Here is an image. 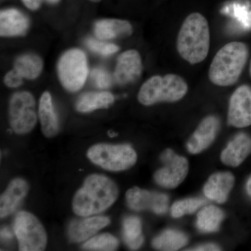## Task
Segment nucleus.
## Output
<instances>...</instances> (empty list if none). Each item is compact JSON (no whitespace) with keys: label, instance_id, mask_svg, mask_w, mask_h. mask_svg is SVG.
I'll use <instances>...</instances> for the list:
<instances>
[{"label":"nucleus","instance_id":"obj_1","mask_svg":"<svg viewBox=\"0 0 251 251\" xmlns=\"http://www.w3.org/2000/svg\"><path fill=\"white\" fill-rule=\"evenodd\" d=\"M118 196V187L112 180L102 175H90L74 196L73 210L80 216L99 214L112 206Z\"/></svg>","mask_w":251,"mask_h":251},{"label":"nucleus","instance_id":"obj_2","mask_svg":"<svg viewBox=\"0 0 251 251\" xmlns=\"http://www.w3.org/2000/svg\"><path fill=\"white\" fill-rule=\"evenodd\" d=\"M210 32L207 21L200 13H193L180 28L176 49L179 55L191 64L202 62L207 57Z\"/></svg>","mask_w":251,"mask_h":251},{"label":"nucleus","instance_id":"obj_3","mask_svg":"<svg viewBox=\"0 0 251 251\" xmlns=\"http://www.w3.org/2000/svg\"><path fill=\"white\" fill-rule=\"evenodd\" d=\"M249 57V49L242 42L226 44L218 51L209 67V78L220 87L233 85L239 80Z\"/></svg>","mask_w":251,"mask_h":251},{"label":"nucleus","instance_id":"obj_4","mask_svg":"<svg viewBox=\"0 0 251 251\" xmlns=\"http://www.w3.org/2000/svg\"><path fill=\"white\" fill-rule=\"evenodd\" d=\"M188 89L187 83L179 75H154L142 86L138 98L144 105H151L161 102L173 103L184 98Z\"/></svg>","mask_w":251,"mask_h":251},{"label":"nucleus","instance_id":"obj_5","mask_svg":"<svg viewBox=\"0 0 251 251\" xmlns=\"http://www.w3.org/2000/svg\"><path fill=\"white\" fill-rule=\"evenodd\" d=\"M92 163L110 171H123L134 166L137 153L129 145L97 144L87 151Z\"/></svg>","mask_w":251,"mask_h":251},{"label":"nucleus","instance_id":"obj_6","mask_svg":"<svg viewBox=\"0 0 251 251\" xmlns=\"http://www.w3.org/2000/svg\"><path fill=\"white\" fill-rule=\"evenodd\" d=\"M14 229L19 250L41 251L46 249L47 234L40 221L27 211H20L14 220Z\"/></svg>","mask_w":251,"mask_h":251},{"label":"nucleus","instance_id":"obj_7","mask_svg":"<svg viewBox=\"0 0 251 251\" xmlns=\"http://www.w3.org/2000/svg\"><path fill=\"white\" fill-rule=\"evenodd\" d=\"M57 71L59 80L66 90L72 92L80 90L88 75L85 52L79 49L67 51L59 59Z\"/></svg>","mask_w":251,"mask_h":251},{"label":"nucleus","instance_id":"obj_8","mask_svg":"<svg viewBox=\"0 0 251 251\" xmlns=\"http://www.w3.org/2000/svg\"><path fill=\"white\" fill-rule=\"evenodd\" d=\"M9 122L11 128L18 134L29 133L37 121L34 97L27 92L15 94L9 103Z\"/></svg>","mask_w":251,"mask_h":251},{"label":"nucleus","instance_id":"obj_9","mask_svg":"<svg viewBox=\"0 0 251 251\" xmlns=\"http://www.w3.org/2000/svg\"><path fill=\"white\" fill-rule=\"evenodd\" d=\"M161 160L164 163V167L155 173V181L164 188L177 187L187 176V159L176 154L171 149H167L161 153Z\"/></svg>","mask_w":251,"mask_h":251},{"label":"nucleus","instance_id":"obj_10","mask_svg":"<svg viewBox=\"0 0 251 251\" xmlns=\"http://www.w3.org/2000/svg\"><path fill=\"white\" fill-rule=\"evenodd\" d=\"M227 122L236 128L251 126V87L249 85L240 86L231 96Z\"/></svg>","mask_w":251,"mask_h":251},{"label":"nucleus","instance_id":"obj_11","mask_svg":"<svg viewBox=\"0 0 251 251\" xmlns=\"http://www.w3.org/2000/svg\"><path fill=\"white\" fill-rule=\"evenodd\" d=\"M126 198L127 204L133 210H150L157 214L166 213L169 204V198L167 195L151 192L138 187L128 190Z\"/></svg>","mask_w":251,"mask_h":251},{"label":"nucleus","instance_id":"obj_12","mask_svg":"<svg viewBox=\"0 0 251 251\" xmlns=\"http://www.w3.org/2000/svg\"><path fill=\"white\" fill-rule=\"evenodd\" d=\"M219 128L220 121L217 117L209 115L205 117L186 144L188 152L197 154L206 150L215 140Z\"/></svg>","mask_w":251,"mask_h":251},{"label":"nucleus","instance_id":"obj_13","mask_svg":"<svg viewBox=\"0 0 251 251\" xmlns=\"http://www.w3.org/2000/svg\"><path fill=\"white\" fill-rule=\"evenodd\" d=\"M142 72L143 64L139 52L129 50L119 56L114 77L117 84L125 85L138 80Z\"/></svg>","mask_w":251,"mask_h":251},{"label":"nucleus","instance_id":"obj_14","mask_svg":"<svg viewBox=\"0 0 251 251\" xmlns=\"http://www.w3.org/2000/svg\"><path fill=\"white\" fill-rule=\"evenodd\" d=\"M234 175L228 172L217 173L211 175L204 186V196L210 201L224 204L233 188Z\"/></svg>","mask_w":251,"mask_h":251},{"label":"nucleus","instance_id":"obj_15","mask_svg":"<svg viewBox=\"0 0 251 251\" xmlns=\"http://www.w3.org/2000/svg\"><path fill=\"white\" fill-rule=\"evenodd\" d=\"M251 153V137L247 133L236 135L227 145L221 155V160L226 166L238 167Z\"/></svg>","mask_w":251,"mask_h":251},{"label":"nucleus","instance_id":"obj_16","mask_svg":"<svg viewBox=\"0 0 251 251\" xmlns=\"http://www.w3.org/2000/svg\"><path fill=\"white\" fill-rule=\"evenodd\" d=\"M110 222V219L105 216H94L73 221L69 226V238L72 242H83L108 226Z\"/></svg>","mask_w":251,"mask_h":251},{"label":"nucleus","instance_id":"obj_17","mask_svg":"<svg viewBox=\"0 0 251 251\" xmlns=\"http://www.w3.org/2000/svg\"><path fill=\"white\" fill-rule=\"evenodd\" d=\"M29 186L23 179H15L11 181L0 199V216L1 219L12 214L23 198L27 196Z\"/></svg>","mask_w":251,"mask_h":251},{"label":"nucleus","instance_id":"obj_18","mask_svg":"<svg viewBox=\"0 0 251 251\" xmlns=\"http://www.w3.org/2000/svg\"><path fill=\"white\" fill-rule=\"evenodd\" d=\"M29 26L27 18L16 9L3 10L0 13V34L1 36L23 35Z\"/></svg>","mask_w":251,"mask_h":251},{"label":"nucleus","instance_id":"obj_19","mask_svg":"<svg viewBox=\"0 0 251 251\" xmlns=\"http://www.w3.org/2000/svg\"><path fill=\"white\" fill-rule=\"evenodd\" d=\"M39 116L41 129L47 138L55 136L59 131V122L49 92L43 94L39 101Z\"/></svg>","mask_w":251,"mask_h":251},{"label":"nucleus","instance_id":"obj_20","mask_svg":"<svg viewBox=\"0 0 251 251\" xmlns=\"http://www.w3.org/2000/svg\"><path fill=\"white\" fill-rule=\"evenodd\" d=\"M94 32L102 40L130 36L133 28L128 21L119 19H104L94 25Z\"/></svg>","mask_w":251,"mask_h":251},{"label":"nucleus","instance_id":"obj_21","mask_svg":"<svg viewBox=\"0 0 251 251\" xmlns=\"http://www.w3.org/2000/svg\"><path fill=\"white\" fill-rule=\"evenodd\" d=\"M224 217V211L217 206H204L198 214L196 226L201 232L205 233L217 232Z\"/></svg>","mask_w":251,"mask_h":251},{"label":"nucleus","instance_id":"obj_22","mask_svg":"<svg viewBox=\"0 0 251 251\" xmlns=\"http://www.w3.org/2000/svg\"><path fill=\"white\" fill-rule=\"evenodd\" d=\"M115 98L110 92H90L81 96L77 100L76 109L80 112H90L100 108H108Z\"/></svg>","mask_w":251,"mask_h":251},{"label":"nucleus","instance_id":"obj_23","mask_svg":"<svg viewBox=\"0 0 251 251\" xmlns=\"http://www.w3.org/2000/svg\"><path fill=\"white\" fill-rule=\"evenodd\" d=\"M187 242V236L183 232L175 229H166L153 239L152 245L157 250L173 251L179 250Z\"/></svg>","mask_w":251,"mask_h":251},{"label":"nucleus","instance_id":"obj_24","mask_svg":"<svg viewBox=\"0 0 251 251\" xmlns=\"http://www.w3.org/2000/svg\"><path fill=\"white\" fill-rule=\"evenodd\" d=\"M123 237L127 247L132 250H137L143 245L144 237L139 218L128 216L124 220Z\"/></svg>","mask_w":251,"mask_h":251},{"label":"nucleus","instance_id":"obj_25","mask_svg":"<svg viewBox=\"0 0 251 251\" xmlns=\"http://www.w3.org/2000/svg\"><path fill=\"white\" fill-rule=\"evenodd\" d=\"M43 62L35 54H25L18 57L15 62L14 69L25 78L33 80L40 75Z\"/></svg>","mask_w":251,"mask_h":251},{"label":"nucleus","instance_id":"obj_26","mask_svg":"<svg viewBox=\"0 0 251 251\" xmlns=\"http://www.w3.org/2000/svg\"><path fill=\"white\" fill-rule=\"evenodd\" d=\"M205 200L202 198H191L175 202L171 208L173 217L180 218L186 214L196 212L201 206L205 204Z\"/></svg>","mask_w":251,"mask_h":251},{"label":"nucleus","instance_id":"obj_27","mask_svg":"<svg viewBox=\"0 0 251 251\" xmlns=\"http://www.w3.org/2000/svg\"><path fill=\"white\" fill-rule=\"evenodd\" d=\"M118 246L117 238L106 233L92 238L82 246V248L87 251H112L116 250Z\"/></svg>","mask_w":251,"mask_h":251},{"label":"nucleus","instance_id":"obj_28","mask_svg":"<svg viewBox=\"0 0 251 251\" xmlns=\"http://www.w3.org/2000/svg\"><path fill=\"white\" fill-rule=\"evenodd\" d=\"M86 45L88 49L96 53L101 55L108 56L115 53L119 50L118 46L112 44L100 42L94 39H88L86 40Z\"/></svg>","mask_w":251,"mask_h":251},{"label":"nucleus","instance_id":"obj_29","mask_svg":"<svg viewBox=\"0 0 251 251\" xmlns=\"http://www.w3.org/2000/svg\"><path fill=\"white\" fill-rule=\"evenodd\" d=\"M92 80L94 85L100 89L108 88L111 85V77L105 69L96 68L92 72Z\"/></svg>","mask_w":251,"mask_h":251},{"label":"nucleus","instance_id":"obj_30","mask_svg":"<svg viewBox=\"0 0 251 251\" xmlns=\"http://www.w3.org/2000/svg\"><path fill=\"white\" fill-rule=\"evenodd\" d=\"M23 78V77L18 74L16 69H13L5 75L4 83L8 87L15 88L22 85Z\"/></svg>","mask_w":251,"mask_h":251},{"label":"nucleus","instance_id":"obj_31","mask_svg":"<svg viewBox=\"0 0 251 251\" xmlns=\"http://www.w3.org/2000/svg\"><path fill=\"white\" fill-rule=\"evenodd\" d=\"M221 250V248L214 244H203V245L193 248L192 249H188V251H217Z\"/></svg>","mask_w":251,"mask_h":251},{"label":"nucleus","instance_id":"obj_32","mask_svg":"<svg viewBox=\"0 0 251 251\" xmlns=\"http://www.w3.org/2000/svg\"><path fill=\"white\" fill-rule=\"evenodd\" d=\"M24 4L31 10H36L40 7L44 0H22Z\"/></svg>","mask_w":251,"mask_h":251},{"label":"nucleus","instance_id":"obj_33","mask_svg":"<svg viewBox=\"0 0 251 251\" xmlns=\"http://www.w3.org/2000/svg\"><path fill=\"white\" fill-rule=\"evenodd\" d=\"M1 237L3 239H10L13 237V234L11 233V231L9 229L3 228L1 230Z\"/></svg>","mask_w":251,"mask_h":251},{"label":"nucleus","instance_id":"obj_34","mask_svg":"<svg viewBox=\"0 0 251 251\" xmlns=\"http://www.w3.org/2000/svg\"><path fill=\"white\" fill-rule=\"evenodd\" d=\"M246 191H247V195L251 200V175L249 176L246 184Z\"/></svg>","mask_w":251,"mask_h":251},{"label":"nucleus","instance_id":"obj_35","mask_svg":"<svg viewBox=\"0 0 251 251\" xmlns=\"http://www.w3.org/2000/svg\"><path fill=\"white\" fill-rule=\"evenodd\" d=\"M59 1H60V0H44V1H46V2L50 4H57Z\"/></svg>","mask_w":251,"mask_h":251},{"label":"nucleus","instance_id":"obj_36","mask_svg":"<svg viewBox=\"0 0 251 251\" xmlns=\"http://www.w3.org/2000/svg\"><path fill=\"white\" fill-rule=\"evenodd\" d=\"M108 134L110 138H113V137H116L117 135V133H115V131H112V130H109L108 132Z\"/></svg>","mask_w":251,"mask_h":251},{"label":"nucleus","instance_id":"obj_37","mask_svg":"<svg viewBox=\"0 0 251 251\" xmlns=\"http://www.w3.org/2000/svg\"><path fill=\"white\" fill-rule=\"evenodd\" d=\"M90 1H94V2H98V1H100V0H90Z\"/></svg>","mask_w":251,"mask_h":251},{"label":"nucleus","instance_id":"obj_38","mask_svg":"<svg viewBox=\"0 0 251 251\" xmlns=\"http://www.w3.org/2000/svg\"><path fill=\"white\" fill-rule=\"evenodd\" d=\"M250 74H251V63H250Z\"/></svg>","mask_w":251,"mask_h":251}]
</instances>
